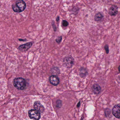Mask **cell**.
Returning a JSON list of instances; mask_svg holds the SVG:
<instances>
[{
    "label": "cell",
    "instance_id": "1",
    "mask_svg": "<svg viewBox=\"0 0 120 120\" xmlns=\"http://www.w3.org/2000/svg\"><path fill=\"white\" fill-rule=\"evenodd\" d=\"M13 85L15 88L21 90H24L26 86V80L22 78L15 79L13 81Z\"/></svg>",
    "mask_w": 120,
    "mask_h": 120
},
{
    "label": "cell",
    "instance_id": "2",
    "mask_svg": "<svg viewBox=\"0 0 120 120\" xmlns=\"http://www.w3.org/2000/svg\"><path fill=\"white\" fill-rule=\"evenodd\" d=\"M26 3L22 0H19L12 5V9L15 12H22L26 9Z\"/></svg>",
    "mask_w": 120,
    "mask_h": 120
},
{
    "label": "cell",
    "instance_id": "3",
    "mask_svg": "<svg viewBox=\"0 0 120 120\" xmlns=\"http://www.w3.org/2000/svg\"><path fill=\"white\" fill-rule=\"evenodd\" d=\"M30 118L35 120H39L41 118V112L36 109H31L28 112Z\"/></svg>",
    "mask_w": 120,
    "mask_h": 120
},
{
    "label": "cell",
    "instance_id": "4",
    "mask_svg": "<svg viewBox=\"0 0 120 120\" xmlns=\"http://www.w3.org/2000/svg\"><path fill=\"white\" fill-rule=\"evenodd\" d=\"M74 61V59L71 56H68L64 59V64L67 68H70L73 65Z\"/></svg>",
    "mask_w": 120,
    "mask_h": 120
},
{
    "label": "cell",
    "instance_id": "5",
    "mask_svg": "<svg viewBox=\"0 0 120 120\" xmlns=\"http://www.w3.org/2000/svg\"><path fill=\"white\" fill-rule=\"evenodd\" d=\"M112 113L117 118L120 119V104L116 105L112 109Z\"/></svg>",
    "mask_w": 120,
    "mask_h": 120
},
{
    "label": "cell",
    "instance_id": "6",
    "mask_svg": "<svg viewBox=\"0 0 120 120\" xmlns=\"http://www.w3.org/2000/svg\"><path fill=\"white\" fill-rule=\"evenodd\" d=\"M32 45L33 44L31 42L28 43L24 45H20L18 48V49L21 52H26L31 47Z\"/></svg>",
    "mask_w": 120,
    "mask_h": 120
},
{
    "label": "cell",
    "instance_id": "7",
    "mask_svg": "<svg viewBox=\"0 0 120 120\" xmlns=\"http://www.w3.org/2000/svg\"><path fill=\"white\" fill-rule=\"evenodd\" d=\"M34 107L35 109L39 111L41 113H43L45 111V107L40 102H35L34 104Z\"/></svg>",
    "mask_w": 120,
    "mask_h": 120
},
{
    "label": "cell",
    "instance_id": "8",
    "mask_svg": "<svg viewBox=\"0 0 120 120\" xmlns=\"http://www.w3.org/2000/svg\"><path fill=\"white\" fill-rule=\"evenodd\" d=\"M50 82L53 85L57 86L59 83L60 81L59 78L56 76L53 75L51 76L49 78Z\"/></svg>",
    "mask_w": 120,
    "mask_h": 120
},
{
    "label": "cell",
    "instance_id": "9",
    "mask_svg": "<svg viewBox=\"0 0 120 120\" xmlns=\"http://www.w3.org/2000/svg\"><path fill=\"white\" fill-rule=\"evenodd\" d=\"M117 7L116 5H113L110 8L109 10V14L111 16H114L117 14Z\"/></svg>",
    "mask_w": 120,
    "mask_h": 120
},
{
    "label": "cell",
    "instance_id": "10",
    "mask_svg": "<svg viewBox=\"0 0 120 120\" xmlns=\"http://www.w3.org/2000/svg\"><path fill=\"white\" fill-rule=\"evenodd\" d=\"M92 89L93 92L96 94H98L100 92V87L98 85L96 84L94 85Z\"/></svg>",
    "mask_w": 120,
    "mask_h": 120
},
{
    "label": "cell",
    "instance_id": "11",
    "mask_svg": "<svg viewBox=\"0 0 120 120\" xmlns=\"http://www.w3.org/2000/svg\"><path fill=\"white\" fill-rule=\"evenodd\" d=\"M103 17V16L102 14L100 13H99L95 15V19L97 21H100L102 19Z\"/></svg>",
    "mask_w": 120,
    "mask_h": 120
},
{
    "label": "cell",
    "instance_id": "12",
    "mask_svg": "<svg viewBox=\"0 0 120 120\" xmlns=\"http://www.w3.org/2000/svg\"><path fill=\"white\" fill-rule=\"evenodd\" d=\"M52 73L54 75H58L60 74V70L57 67H54L51 69Z\"/></svg>",
    "mask_w": 120,
    "mask_h": 120
},
{
    "label": "cell",
    "instance_id": "13",
    "mask_svg": "<svg viewBox=\"0 0 120 120\" xmlns=\"http://www.w3.org/2000/svg\"><path fill=\"white\" fill-rule=\"evenodd\" d=\"M62 106V101L60 100H58L56 101V106L57 108H60Z\"/></svg>",
    "mask_w": 120,
    "mask_h": 120
},
{
    "label": "cell",
    "instance_id": "14",
    "mask_svg": "<svg viewBox=\"0 0 120 120\" xmlns=\"http://www.w3.org/2000/svg\"><path fill=\"white\" fill-rule=\"evenodd\" d=\"M62 25H63L64 26L66 27V26H67L68 25V23L67 21L64 20V21H63V22H62Z\"/></svg>",
    "mask_w": 120,
    "mask_h": 120
},
{
    "label": "cell",
    "instance_id": "15",
    "mask_svg": "<svg viewBox=\"0 0 120 120\" xmlns=\"http://www.w3.org/2000/svg\"><path fill=\"white\" fill-rule=\"evenodd\" d=\"M62 39V37H61H61H59V38H58L56 39V42L57 43H60L61 42V41Z\"/></svg>",
    "mask_w": 120,
    "mask_h": 120
},
{
    "label": "cell",
    "instance_id": "16",
    "mask_svg": "<svg viewBox=\"0 0 120 120\" xmlns=\"http://www.w3.org/2000/svg\"><path fill=\"white\" fill-rule=\"evenodd\" d=\"M119 72H120V66H119Z\"/></svg>",
    "mask_w": 120,
    "mask_h": 120
}]
</instances>
